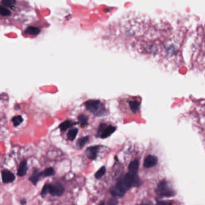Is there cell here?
<instances>
[{"label": "cell", "instance_id": "cell-1", "mask_svg": "<svg viewBox=\"0 0 205 205\" xmlns=\"http://www.w3.org/2000/svg\"><path fill=\"white\" fill-rule=\"evenodd\" d=\"M142 184V181L137 174L126 173L121 176L116 182V186L125 193L133 187H139Z\"/></svg>", "mask_w": 205, "mask_h": 205}, {"label": "cell", "instance_id": "cell-2", "mask_svg": "<svg viewBox=\"0 0 205 205\" xmlns=\"http://www.w3.org/2000/svg\"><path fill=\"white\" fill-rule=\"evenodd\" d=\"M88 111L92 113L95 116H104L106 111L104 105L100 100H88L85 103Z\"/></svg>", "mask_w": 205, "mask_h": 205}, {"label": "cell", "instance_id": "cell-3", "mask_svg": "<svg viewBox=\"0 0 205 205\" xmlns=\"http://www.w3.org/2000/svg\"><path fill=\"white\" fill-rule=\"evenodd\" d=\"M155 192L158 196L165 197H172L176 194V192L171 187L170 183L166 180H163L159 182Z\"/></svg>", "mask_w": 205, "mask_h": 205}, {"label": "cell", "instance_id": "cell-4", "mask_svg": "<svg viewBox=\"0 0 205 205\" xmlns=\"http://www.w3.org/2000/svg\"><path fill=\"white\" fill-rule=\"evenodd\" d=\"M116 130V128L113 126H107L106 123L100 125L98 131H97V137L101 139H106L110 136Z\"/></svg>", "mask_w": 205, "mask_h": 205}, {"label": "cell", "instance_id": "cell-5", "mask_svg": "<svg viewBox=\"0 0 205 205\" xmlns=\"http://www.w3.org/2000/svg\"><path fill=\"white\" fill-rule=\"evenodd\" d=\"M49 194L53 196H61L64 192V187L60 183H55L54 184L48 183Z\"/></svg>", "mask_w": 205, "mask_h": 205}, {"label": "cell", "instance_id": "cell-6", "mask_svg": "<svg viewBox=\"0 0 205 205\" xmlns=\"http://www.w3.org/2000/svg\"><path fill=\"white\" fill-rule=\"evenodd\" d=\"M100 147L99 146H90L86 150V155L87 157L90 160H95L97 157L99 149Z\"/></svg>", "mask_w": 205, "mask_h": 205}, {"label": "cell", "instance_id": "cell-7", "mask_svg": "<svg viewBox=\"0 0 205 205\" xmlns=\"http://www.w3.org/2000/svg\"><path fill=\"white\" fill-rule=\"evenodd\" d=\"M1 175L3 182L5 183H12L16 179L14 173L7 169H4L1 171Z\"/></svg>", "mask_w": 205, "mask_h": 205}, {"label": "cell", "instance_id": "cell-8", "mask_svg": "<svg viewBox=\"0 0 205 205\" xmlns=\"http://www.w3.org/2000/svg\"><path fill=\"white\" fill-rule=\"evenodd\" d=\"M158 163V158L154 155H149L146 157L143 162V166L145 168H151L157 165Z\"/></svg>", "mask_w": 205, "mask_h": 205}, {"label": "cell", "instance_id": "cell-9", "mask_svg": "<svg viewBox=\"0 0 205 205\" xmlns=\"http://www.w3.org/2000/svg\"><path fill=\"white\" fill-rule=\"evenodd\" d=\"M28 170L27 167V161L26 160H24L21 161V162L19 164V168L17 169V174L19 177H22L26 175Z\"/></svg>", "mask_w": 205, "mask_h": 205}, {"label": "cell", "instance_id": "cell-10", "mask_svg": "<svg viewBox=\"0 0 205 205\" xmlns=\"http://www.w3.org/2000/svg\"><path fill=\"white\" fill-rule=\"evenodd\" d=\"M139 161L135 160L130 162L129 165V171L130 173L137 174L139 170Z\"/></svg>", "mask_w": 205, "mask_h": 205}, {"label": "cell", "instance_id": "cell-11", "mask_svg": "<svg viewBox=\"0 0 205 205\" xmlns=\"http://www.w3.org/2000/svg\"><path fill=\"white\" fill-rule=\"evenodd\" d=\"M110 193L113 197H118V198L123 197L124 196V194H125L124 192H123L122 190H121L118 187H117L116 185L110 188Z\"/></svg>", "mask_w": 205, "mask_h": 205}, {"label": "cell", "instance_id": "cell-12", "mask_svg": "<svg viewBox=\"0 0 205 205\" xmlns=\"http://www.w3.org/2000/svg\"><path fill=\"white\" fill-rule=\"evenodd\" d=\"M41 174L38 171V170H35L33 174L30 176V177L29 178V180H30L34 185H36L38 181L41 178Z\"/></svg>", "mask_w": 205, "mask_h": 205}, {"label": "cell", "instance_id": "cell-13", "mask_svg": "<svg viewBox=\"0 0 205 205\" xmlns=\"http://www.w3.org/2000/svg\"><path fill=\"white\" fill-rule=\"evenodd\" d=\"M77 123H74L72 120H66L64 122H63L60 126V129H61V131H65L67 129L71 128L72 126L73 125H75Z\"/></svg>", "mask_w": 205, "mask_h": 205}, {"label": "cell", "instance_id": "cell-14", "mask_svg": "<svg viewBox=\"0 0 205 205\" xmlns=\"http://www.w3.org/2000/svg\"><path fill=\"white\" fill-rule=\"evenodd\" d=\"M40 29L34 27H30L27 28L25 30V33L28 35H32V36H37L40 33Z\"/></svg>", "mask_w": 205, "mask_h": 205}, {"label": "cell", "instance_id": "cell-15", "mask_svg": "<svg viewBox=\"0 0 205 205\" xmlns=\"http://www.w3.org/2000/svg\"><path fill=\"white\" fill-rule=\"evenodd\" d=\"M129 105L133 113H136L140 109V104L137 101H131L129 102Z\"/></svg>", "mask_w": 205, "mask_h": 205}, {"label": "cell", "instance_id": "cell-16", "mask_svg": "<svg viewBox=\"0 0 205 205\" xmlns=\"http://www.w3.org/2000/svg\"><path fill=\"white\" fill-rule=\"evenodd\" d=\"M78 120H79V122L82 128H85V126L88 125V118L85 114H80L78 116Z\"/></svg>", "mask_w": 205, "mask_h": 205}, {"label": "cell", "instance_id": "cell-17", "mask_svg": "<svg viewBox=\"0 0 205 205\" xmlns=\"http://www.w3.org/2000/svg\"><path fill=\"white\" fill-rule=\"evenodd\" d=\"M41 176L43 178L49 177L53 176L55 174V170L52 167H49L45 169L43 172L40 173Z\"/></svg>", "mask_w": 205, "mask_h": 205}, {"label": "cell", "instance_id": "cell-18", "mask_svg": "<svg viewBox=\"0 0 205 205\" xmlns=\"http://www.w3.org/2000/svg\"><path fill=\"white\" fill-rule=\"evenodd\" d=\"M89 141V136H83L78 140L77 142V146L79 148H82L85 146V144Z\"/></svg>", "mask_w": 205, "mask_h": 205}, {"label": "cell", "instance_id": "cell-19", "mask_svg": "<svg viewBox=\"0 0 205 205\" xmlns=\"http://www.w3.org/2000/svg\"><path fill=\"white\" fill-rule=\"evenodd\" d=\"M12 121L13 123V125L15 127H17L19 125H20L23 122L24 119L21 115H16V116L13 117V118L12 119Z\"/></svg>", "mask_w": 205, "mask_h": 205}, {"label": "cell", "instance_id": "cell-20", "mask_svg": "<svg viewBox=\"0 0 205 205\" xmlns=\"http://www.w3.org/2000/svg\"><path fill=\"white\" fill-rule=\"evenodd\" d=\"M77 133H78V129L77 128H74L70 130L69 132H68L67 134L68 140L70 141H73L76 137Z\"/></svg>", "mask_w": 205, "mask_h": 205}, {"label": "cell", "instance_id": "cell-21", "mask_svg": "<svg viewBox=\"0 0 205 205\" xmlns=\"http://www.w3.org/2000/svg\"><path fill=\"white\" fill-rule=\"evenodd\" d=\"M106 173V167L104 166L101 167L95 174V177L97 179H100L102 178Z\"/></svg>", "mask_w": 205, "mask_h": 205}, {"label": "cell", "instance_id": "cell-22", "mask_svg": "<svg viewBox=\"0 0 205 205\" xmlns=\"http://www.w3.org/2000/svg\"><path fill=\"white\" fill-rule=\"evenodd\" d=\"M0 15L3 16H8L11 15V12L7 8L0 6Z\"/></svg>", "mask_w": 205, "mask_h": 205}, {"label": "cell", "instance_id": "cell-23", "mask_svg": "<svg viewBox=\"0 0 205 205\" xmlns=\"http://www.w3.org/2000/svg\"><path fill=\"white\" fill-rule=\"evenodd\" d=\"M16 0H2L1 4L6 7H12L15 4Z\"/></svg>", "mask_w": 205, "mask_h": 205}, {"label": "cell", "instance_id": "cell-24", "mask_svg": "<svg viewBox=\"0 0 205 205\" xmlns=\"http://www.w3.org/2000/svg\"><path fill=\"white\" fill-rule=\"evenodd\" d=\"M49 194V189H48V183H46L42 190L41 196L42 197H44L46 195Z\"/></svg>", "mask_w": 205, "mask_h": 205}, {"label": "cell", "instance_id": "cell-25", "mask_svg": "<svg viewBox=\"0 0 205 205\" xmlns=\"http://www.w3.org/2000/svg\"><path fill=\"white\" fill-rule=\"evenodd\" d=\"M108 204H118V201L116 200H114V199H112V200H110Z\"/></svg>", "mask_w": 205, "mask_h": 205}, {"label": "cell", "instance_id": "cell-26", "mask_svg": "<svg viewBox=\"0 0 205 205\" xmlns=\"http://www.w3.org/2000/svg\"><path fill=\"white\" fill-rule=\"evenodd\" d=\"M26 203V201L25 199H23L21 201V204H25Z\"/></svg>", "mask_w": 205, "mask_h": 205}, {"label": "cell", "instance_id": "cell-27", "mask_svg": "<svg viewBox=\"0 0 205 205\" xmlns=\"http://www.w3.org/2000/svg\"><path fill=\"white\" fill-rule=\"evenodd\" d=\"M19 108H20V107H19V106L18 105H16V106H15V109L16 110H19Z\"/></svg>", "mask_w": 205, "mask_h": 205}]
</instances>
